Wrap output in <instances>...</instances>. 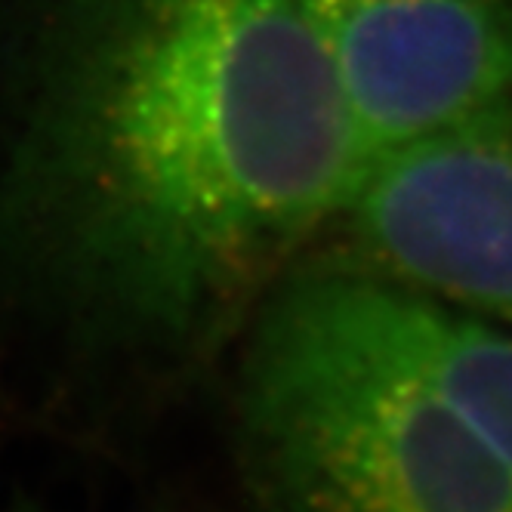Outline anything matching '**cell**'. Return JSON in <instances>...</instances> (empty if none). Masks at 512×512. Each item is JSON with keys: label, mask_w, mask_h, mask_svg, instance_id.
Wrapping results in <instances>:
<instances>
[{"label": "cell", "mask_w": 512, "mask_h": 512, "mask_svg": "<svg viewBox=\"0 0 512 512\" xmlns=\"http://www.w3.org/2000/svg\"><path fill=\"white\" fill-rule=\"evenodd\" d=\"M0 303L68 371L179 383L371 161L297 0H4Z\"/></svg>", "instance_id": "cell-1"}, {"label": "cell", "mask_w": 512, "mask_h": 512, "mask_svg": "<svg viewBox=\"0 0 512 512\" xmlns=\"http://www.w3.org/2000/svg\"><path fill=\"white\" fill-rule=\"evenodd\" d=\"M438 297L352 260L290 266L238 340L247 512H512V457L454 395Z\"/></svg>", "instance_id": "cell-2"}, {"label": "cell", "mask_w": 512, "mask_h": 512, "mask_svg": "<svg viewBox=\"0 0 512 512\" xmlns=\"http://www.w3.org/2000/svg\"><path fill=\"white\" fill-rule=\"evenodd\" d=\"M334 229L352 263L512 327V96L371 155Z\"/></svg>", "instance_id": "cell-3"}, {"label": "cell", "mask_w": 512, "mask_h": 512, "mask_svg": "<svg viewBox=\"0 0 512 512\" xmlns=\"http://www.w3.org/2000/svg\"><path fill=\"white\" fill-rule=\"evenodd\" d=\"M297 7L371 155L512 96V0H297Z\"/></svg>", "instance_id": "cell-4"}, {"label": "cell", "mask_w": 512, "mask_h": 512, "mask_svg": "<svg viewBox=\"0 0 512 512\" xmlns=\"http://www.w3.org/2000/svg\"><path fill=\"white\" fill-rule=\"evenodd\" d=\"M22 512H38V509H22Z\"/></svg>", "instance_id": "cell-5"}]
</instances>
